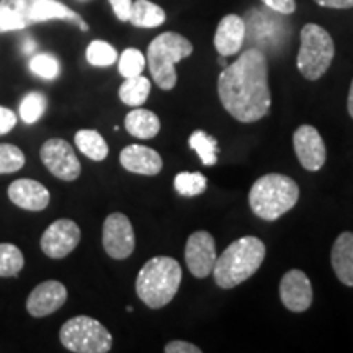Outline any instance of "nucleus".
<instances>
[{
	"label": "nucleus",
	"instance_id": "nucleus-31",
	"mask_svg": "<svg viewBox=\"0 0 353 353\" xmlns=\"http://www.w3.org/2000/svg\"><path fill=\"white\" fill-rule=\"evenodd\" d=\"M30 70L34 74V76L44 79V81H52L59 76V61L56 59L54 56L51 54H34L32 59H30Z\"/></svg>",
	"mask_w": 353,
	"mask_h": 353
},
{
	"label": "nucleus",
	"instance_id": "nucleus-39",
	"mask_svg": "<svg viewBox=\"0 0 353 353\" xmlns=\"http://www.w3.org/2000/svg\"><path fill=\"white\" fill-rule=\"evenodd\" d=\"M347 108H348V113H350V117L353 118V81H352V85H350V92H348Z\"/></svg>",
	"mask_w": 353,
	"mask_h": 353
},
{
	"label": "nucleus",
	"instance_id": "nucleus-19",
	"mask_svg": "<svg viewBox=\"0 0 353 353\" xmlns=\"http://www.w3.org/2000/svg\"><path fill=\"white\" fill-rule=\"evenodd\" d=\"M330 262L339 281L345 286H353V232L345 231L335 239Z\"/></svg>",
	"mask_w": 353,
	"mask_h": 353
},
{
	"label": "nucleus",
	"instance_id": "nucleus-30",
	"mask_svg": "<svg viewBox=\"0 0 353 353\" xmlns=\"http://www.w3.org/2000/svg\"><path fill=\"white\" fill-rule=\"evenodd\" d=\"M25 28L26 25L15 0H0V33L19 32Z\"/></svg>",
	"mask_w": 353,
	"mask_h": 353
},
{
	"label": "nucleus",
	"instance_id": "nucleus-10",
	"mask_svg": "<svg viewBox=\"0 0 353 353\" xmlns=\"http://www.w3.org/2000/svg\"><path fill=\"white\" fill-rule=\"evenodd\" d=\"M15 3L19 7L26 28L34 23H43V21L68 20L81 26L82 32L88 30L81 15H77L76 12L70 10L69 7L57 2V0H15Z\"/></svg>",
	"mask_w": 353,
	"mask_h": 353
},
{
	"label": "nucleus",
	"instance_id": "nucleus-11",
	"mask_svg": "<svg viewBox=\"0 0 353 353\" xmlns=\"http://www.w3.org/2000/svg\"><path fill=\"white\" fill-rule=\"evenodd\" d=\"M81 228L72 219H57L43 232L41 250L50 259H64L81 242Z\"/></svg>",
	"mask_w": 353,
	"mask_h": 353
},
{
	"label": "nucleus",
	"instance_id": "nucleus-13",
	"mask_svg": "<svg viewBox=\"0 0 353 353\" xmlns=\"http://www.w3.org/2000/svg\"><path fill=\"white\" fill-rule=\"evenodd\" d=\"M294 152L304 169L309 172L321 170L327 159V151H325L324 139L321 132L311 125H303L294 131L293 136Z\"/></svg>",
	"mask_w": 353,
	"mask_h": 353
},
{
	"label": "nucleus",
	"instance_id": "nucleus-26",
	"mask_svg": "<svg viewBox=\"0 0 353 353\" xmlns=\"http://www.w3.org/2000/svg\"><path fill=\"white\" fill-rule=\"evenodd\" d=\"M174 187L179 195L190 198L205 193L206 187H208V180L200 172H180L175 176Z\"/></svg>",
	"mask_w": 353,
	"mask_h": 353
},
{
	"label": "nucleus",
	"instance_id": "nucleus-32",
	"mask_svg": "<svg viewBox=\"0 0 353 353\" xmlns=\"http://www.w3.org/2000/svg\"><path fill=\"white\" fill-rule=\"evenodd\" d=\"M25 165V154L13 144H0V175L15 174Z\"/></svg>",
	"mask_w": 353,
	"mask_h": 353
},
{
	"label": "nucleus",
	"instance_id": "nucleus-9",
	"mask_svg": "<svg viewBox=\"0 0 353 353\" xmlns=\"http://www.w3.org/2000/svg\"><path fill=\"white\" fill-rule=\"evenodd\" d=\"M103 249L114 260H125L134 252L136 236L130 218L123 213H112L103 223Z\"/></svg>",
	"mask_w": 353,
	"mask_h": 353
},
{
	"label": "nucleus",
	"instance_id": "nucleus-29",
	"mask_svg": "<svg viewBox=\"0 0 353 353\" xmlns=\"http://www.w3.org/2000/svg\"><path fill=\"white\" fill-rule=\"evenodd\" d=\"M145 68V57L143 52L136 48H128L118 57V70L125 79L136 77L143 74Z\"/></svg>",
	"mask_w": 353,
	"mask_h": 353
},
{
	"label": "nucleus",
	"instance_id": "nucleus-35",
	"mask_svg": "<svg viewBox=\"0 0 353 353\" xmlns=\"http://www.w3.org/2000/svg\"><path fill=\"white\" fill-rule=\"evenodd\" d=\"M17 125V114L10 108L0 107V136L8 134Z\"/></svg>",
	"mask_w": 353,
	"mask_h": 353
},
{
	"label": "nucleus",
	"instance_id": "nucleus-18",
	"mask_svg": "<svg viewBox=\"0 0 353 353\" xmlns=\"http://www.w3.org/2000/svg\"><path fill=\"white\" fill-rule=\"evenodd\" d=\"M245 39V21L239 15H226L219 21L214 34V48L219 56H234Z\"/></svg>",
	"mask_w": 353,
	"mask_h": 353
},
{
	"label": "nucleus",
	"instance_id": "nucleus-33",
	"mask_svg": "<svg viewBox=\"0 0 353 353\" xmlns=\"http://www.w3.org/2000/svg\"><path fill=\"white\" fill-rule=\"evenodd\" d=\"M262 3L268 10L280 13V15H291L296 10V2L294 0H262Z\"/></svg>",
	"mask_w": 353,
	"mask_h": 353
},
{
	"label": "nucleus",
	"instance_id": "nucleus-5",
	"mask_svg": "<svg viewBox=\"0 0 353 353\" xmlns=\"http://www.w3.org/2000/svg\"><path fill=\"white\" fill-rule=\"evenodd\" d=\"M193 52V44L182 34L174 32L161 33L148 48V65L152 81L162 90L176 85L175 65Z\"/></svg>",
	"mask_w": 353,
	"mask_h": 353
},
{
	"label": "nucleus",
	"instance_id": "nucleus-4",
	"mask_svg": "<svg viewBox=\"0 0 353 353\" xmlns=\"http://www.w3.org/2000/svg\"><path fill=\"white\" fill-rule=\"evenodd\" d=\"M299 200V187L291 176L267 174L260 176L249 192V205L255 216L265 221H276Z\"/></svg>",
	"mask_w": 353,
	"mask_h": 353
},
{
	"label": "nucleus",
	"instance_id": "nucleus-1",
	"mask_svg": "<svg viewBox=\"0 0 353 353\" xmlns=\"http://www.w3.org/2000/svg\"><path fill=\"white\" fill-rule=\"evenodd\" d=\"M218 95L224 110L241 123L262 120L272 105L267 56L259 48L242 52L218 79Z\"/></svg>",
	"mask_w": 353,
	"mask_h": 353
},
{
	"label": "nucleus",
	"instance_id": "nucleus-28",
	"mask_svg": "<svg viewBox=\"0 0 353 353\" xmlns=\"http://www.w3.org/2000/svg\"><path fill=\"white\" fill-rule=\"evenodd\" d=\"M87 61L88 64L95 65V68H108L118 61V52L112 44L101 39H95L88 44L87 48Z\"/></svg>",
	"mask_w": 353,
	"mask_h": 353
},
{
	"label": "nucleus",
	"instance_id": "nucleus-37",
	"mask_svg": "<svg viewBox=\"0 0 353 353\" xmlns=\"http://www.w3.org/2000/svg\"><path fill=\"white\" fill-rule=\"evenodd\" d=\"M317 6L327 8H352L353 0H314Z\"/></svg>",
	"mask_w": 353,
	"mask_h": 353
},
{
	"label": "nucleus",
	"instance_id": "nucleus-24",
	"mask_svg": "<svg viewBox=\"0 0 353 353\" xmlns=\"http://www.w3.org/2000/svg\"><path fill=\"white\" fill-rule=\"evenodd\" d=\"M188 145L198 154L203 165L210 167L218 162V141H216L213 136H210L206 131L198 130L195 132H192V136L188 138Z\"/></svg>",
	"mask_w": 353,
	"mask_h": 353
},
{
	"label": "nucleus",
	"instance_id": "nucleus-17",
	"mask_svg": "<svg viewBox=\"0 0 353 353\" xmlns=\"http://www.w3.org/2000/svg\"><path fill=\"white\" fill-rule=\"evenodd\" d=\"M120 164L131 174L154 176L161 174L164 162L161 154L141 144L126 145L120 152Z\"/></svg>",
	"mask_w": 353,
	"mask_h": 353
},
{
	"label": "nucleus",
	"instance_id": "nucleus-34",
	"mask_svg": "<svg viewBox=\"0 0 353 353\" xmlns=\"http://www.w3.org/2000/svg\"><path fill=\"white\" fill-rule=\"evenodd\" d=\"M113 8V13L120 21H130L132 0H108Z\"/></svg>",
	"mask_w": 353,
	"mask_h": 353
},
{
	"label": "nucleus",
	"instance_id": "nucleus-20",
	"mask_svg": "<svg viewBox=\"0 0 353 353\" xmlns=\"http://www.w3.org/2000/svg\"><path fill=\"white\" fill-rule=\"evenodd\" d=\"M125 128L131 136L138 139H152L161 131V120L151 110L136 107L126 114Z\"/></svg>",
	"mask_w": 353,
	"mask_h": 353
},
{
	"label": "nucleus",
	"instance_id": "nucleus-12",
	"mask_svg": "<svg viewBox=\"0 0 353 353\" xmlns=\"http://www.w3.org/2000/svg\"><path fill=\"white\" fill-rule=\"evenodd\" d=\"M216 259H218L216 244L210 232L196 231L188 237L185 245V262L193 276H210L213 273Z\"/></svg>",
	"mask_w": 353,
	"mask_h": 353
},
{
	"label": "nucleus",
	"instance_id": "nucleus-7",
	"mask_svg": "<svg viewBox=\"0 0 353 353\" xmlns=\"http://www.w3.org/2000/svg\"><path fill=\"white\" fill-rule=\"evenodd\" d=\"M59 341L74 353H107L113 345L110 330L88 316H77L65 321L59 330Z\"/></svg>",
	"mask_w": 353,
	"mask_h": 353
},
{
	"label": "nucleus",
	"instance_id": "nucleus-8",
	"mask_svg": "<svg viewBox=\"0 0 353 353\" xmlns=\"http://www.w3.org/2000/svg\"><path fill=\"white\" fill-rule=\"evenodd\" d=\"M39 156H41L44 167L57 179L65 180V182H74L81 175V162H79L72 145L68 141L59 138L48 139L41 145Z\"/></svg>",
	"mask_w": 353,
	"mask_h": 353
},
{
	"label": "nucleus",
	"instance_id": "nucleus-2",
	"mask_svg": "<svg viewBox=\"0 0 353 353\" xmlns=\"http://www.w3.org/2000/svg\"><path fill=\"white\" fill-rule=\"evenodd\" d=\"M265 254L267 249L259 237L245 236L234 241L216 259L213 268L216 285L223 290H231L244 283L262 267Z\"/></svg>",
	"mask_w": 353,
	"mask_h": 353
},
{
	"label": "nucleus",
	"instance_id": "nucleus-23",
	"mask_svg": "<svg viewBox=\"0 0 353 353\" xmlns=\"http://www.w3.org/2000/svg\"><path fill=\"white\" fill-rule=\"evenodd\" d=\"M149 94H151V81L143 76L125 79L118 90V97L123 103L132 108L141 107L148 100Z\"/></svg>",
	"mask_w": 353,
	"mask_h": 353
},
{
	"label": "nucleus",
	"instance_id": "nucleus-14",
	"mask_svg": "<svg viewBox=\"0 0 353 353\" xmlns=\"http://www.w3.org/2000/svg\"><path fill=\"white\" fill-rule=\"evenodd\" d=\"M280 298L283 306L291 312H304L311 307L312 285L307 275L301 270L286 272L280 283Z\"/></svg>",
	"mask_w": 353,
	"mask_h": 353
},
{
	"label": "nucleus",
	"instance_id": "nucleus-21",
	"mask_svg": "<svg viewBox=\"0 0 353 353\" xmlns=\"http://www.w3.org/2000/svg\"><path fill=\"white\" fill-rule=\"evenodd\" d=\"M130 21L136 28H157L164 25L165 12L164 8L149 0H136L132 2Z\"/></svg>",
	"mask_w": 353,
	"mask_h": 353
},
{
	"label": "nucleus",
	"instance_id": "nucleus-25",
	"mask_svg": "<svg viewBox=\"0 0 353 353\" xmlns=\"http://www.w3.org/2000/svg\"><path fill=\"white\" fill-rule=\"evenodd\" d=\"M25 267L23 252L13 244H0V276H19Z\"/></svg>",
	"mask_w": 353,
	"mask_h": 353
},
{
	"label": "nucleus",
	"instance_id": "nucleus-36",
	"mask_svg": "<svg viewBox=\"0 0 353 353\" xmlns=\"http://www.w3.org/2000/svg\"><path fill=\"white\" fill-rule=\"evenodd\" d=\"M165 353H201V348L185 341H174L165 345Z\"/></svg>",
	"mask_w": 353,
	"mask_h": 353
},
{
	"label": "nucleus",
	"instance_id": "nucleus-15",
	"mask_svg": "<svg viewBox=\"0 0 353 353\" xmlns=\"http://www.w3.org/2000/svg\"><path fill=\"white\" fill-rule=\"evenodd\" d=\"M68 301V288L57 280L39 283L26 299V311L33 317H46L61 309Z\"/></svg>",
	"mask_w": 353,
	"mask_h": 353
},
{
	"label": "nucleus",
	"instance_id": "nucleus-38",
	"mask_svg": "<svg viewBox=\"0 0 353 353\" xmlns=\"http://www.w3.org/2000/svg\"><path fill=\"white\" fill-rule=\"evenodd\" d=\"M34 50H37V43H34L32 38L25 39V41H23V52H25V54H33Z\"/></svg>",
	"mask_w": 353,
	"mask_h": 353
},
{
	"label": "nucleus",
	"instance_id": "nucleus-22",
	"mask_svg": "<svg viewBox=\"0 0 353 353\" xmlns=\"http://www.w3.org/2000/svg\"><path fill=\"white\" fill-rule=\"evenodd\" d=\"M76 145L83 156L90 159V161L101 162L108 156L110 149L107 141L99 131L95 130H81L76 132Z\"/></svg>",
	"mask_w": 353,
	"mask_h": 353
},
{
	"label": "nucleus",
	"instance_id": "nucleus-16",
	"mask_svg": "<svg viewBox=\"0 0 353 353\" xmlns=\"http://www.w3.org/2000/svg\"><path fill=\"white\" fill-rule=\"evenodd\" d=\"M8 200L26 211H43L51 201L50 190L32 179H19L7 190Z\"/></svg>",
	"mask_w": 353,
	"mask_h": 353
},
{
	"label": "nucleus",
	"instance_id": "nucleus-3",
	"mask_svg": "<svg viewBox=\"0 0 353 353\" xmlns=\"http://www.w3.org/2000/svg\"><path fill=\"white\" fill-rule=\"evenodd\" d=\"M182 283V267L172 257L159 255L143 265L136 278V294L145 306L161 309L175 298Z\"/></svg>",
	"mask_w": 353,
	"mask_h": 353
},
{
	"label": "nucleus",
	"instance_id": "nucleus-27",
	"mask_svg": "<svg viewBox=\"0 0 353 353\" xmlns=\"http://www.w3.org/2000/svg\"><path fill=\"white\" fill-rule=\"evenodd\" d=\"M48 100L41 92H30L20 103V118L26 125H34L46 112Z\"/></svg>",
	"mask_w": 353,
	"mask_h": 353
},
{
	"label": "nucleus",
	"instance_id": "nucleus-6",
	"mask_svg": "<svg viewBox=\"0 0 353 353\" xmlns=\"http://www.w3.org/2000/svg\"><path fill=\"white\" fill-rule=\"evenodd\" d=\"M301 44L296 65L301 76L307 81H317L327 72L332 64L335 46L334 39L322 26L307 23L301 30Z\"/></svg>",
	"mask_w": 353,
	"mask_h": 353
}]
</instances>
